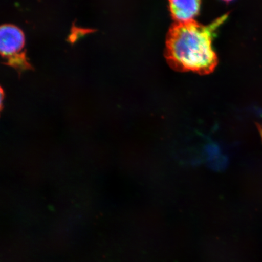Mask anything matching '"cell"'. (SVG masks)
I'll return each mask as SVG.
<instances>
[{"label": "cell", "mask_w": 262, "mask_h": 262, "mask_svg": "<svg viewBox=\"0 0 262 262\" xmlns=\"http://www.w3.org/2000/svg\"><path fill=\"white\" fill-rule=\"evenodd\" d=\"M228 14L221 16L207 26L194 19L176 21L166 36L165 57L170 67L176 71L206 75L212 73L218 64L212 42L217 29Z\"/></svg>", "instance_id": "cell-1"}, {"label": "cell", "mask_w": 262, "mask_h": 262, "mask_svg": "<svg viewBox=\"0 0 262 262\" xmlns=\"http://www.w3.org/2000/svg\"><path fill=\"white\" fill-rule=\"evenodd\" d=\"M24 33L12 25H2L0 29V51L2 57L8 60L25 53Z\"/></svg>", "instance_id": "cell-2"}, {"label": "cell", "mask_w": 262, "mask_h": 262, "mask_svg": "<svg viewBox=\"0 0 262 262\" xmlns=\"http://www.w3.org/2000/svg\"><path fill=\"white\" fill-rule=\"evenodd\" d=\"M170 11L176 21L192 20L198 15L201 0H168Z\"/></svg>", "instance_id": "cell-3"}, {"label": "cell", "mask_w": 262, "mask_h": 262, "mask_svg": "<svg viewBox=\"0 0 262 262\" xmlns=\"http://www.w3.org/2000/svg\"><path fill=\"white\" fill-rule=\"evenodd\" d=\"M228 164V157L220 155L209 162V167L214 171H219L227 168Z\"/></svg>", "instance_id": "cell-4"}, {"label": "cell", "mask_w": 262, "mask_h": 262, "mask_svg": "<svg viewBox=\"0 0 262 262\" xmlns=\"http://www.w3.org/2000/svg\"><path fill=\"white\" fill-rule=\"evenodd\" d=\"M205 152L209 161H211L212 159L220 156L219 147L217 145H215V144H209V145H206L205 148Z\"/></svg>", "instance_id": "cell-5"}, {"label": "cell", "mask_w": 262, "mask_h": 262, "mask_svg": "<svg viewBox=\"0 0 262 262\" xmlns=\"http://www.w3.org/2000/svg\"><path fill=\"white\" fill-rule=\"evenodd\" d=\"M224 1L229 2V1H231V0H224Z\"/></svg>", "instance_id": "cell-6"}]
</instances>
